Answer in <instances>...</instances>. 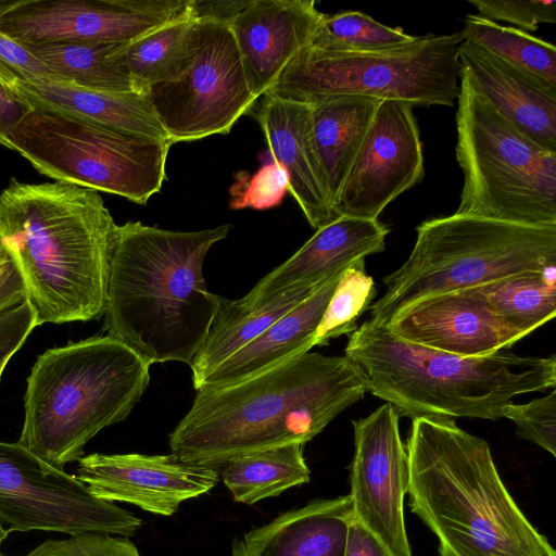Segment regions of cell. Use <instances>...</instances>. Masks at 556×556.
I'll return each instance as SVG.
<instances>
[{
	"label": "cell",
	"mask_w": 556,
	"mask_h": 556,
	"mask_svg": "<svg viewBox=\"0 0 556 556\" xmlns=\"http://www.w3.org/2000/svg\"><path fill=\"white\" fill-rule=\"evenodd\" d=\"M195 391L169 434V447L185 463L219 468L255 451L304 445L370 393V382L346 356L308 351L245 379Z\"/></svg>",
	"instance_id": "obj_1"
},
{
	"label": "cell",
	"mask_w": 556,
	"mask_h": 556,
	"mask_svg": "<svg viewBox=\"0 0 556 556\" xmlns=\"http://www.w3.org/2000/svg\"><path fill=\"white\" fill-rule=\"evenodd\" d=\"M116 228L96 190L11 179L0 193V240L37 326L103 316Z\"/></svg>",
	"instance_id": "obj_2"
},
{
	"label": "cell",
	"mask_w": 556,
	"mask_h": 556,
	"mask_svg": "<svg viewBox=\"0 0 556 556\" xmlns=\"http://www.w3.org/2000/svg\"><path fill=\"white\" fill-rule=\"evenodd\" d=\"M230 224L175 231L127 222L116 228L104 307V330L150 365H190L217 313L203 263Z\"/></svg>",
	"instance_id": "obj_3"
},
{
	"label": "cell",
	"mask_w": 556,
	"mask_h": 556,
	"mask_svg": "<svg viewBox=\"0 0 556 556\" xmlns=\"http://www.w3.org/2000/svg\"><path fill=\"white\" fill-rule=\"evenodd\" d=\"M412 420L409 506L437 536L440 556H556L506 489L485 440L455 418Z\"/></svg>",
	"instance_id": "obj_4"
},
{
	"label": "cell",
	"mask_w": 556,
	"mask_h": 556,
	"mask_svg": "<svg viewBox=\"0 0 556 556\" xmlns=\"http://www.w3.org/2000/svg\"><path fill=\"white\" fill-rule=\"evenodd\" d=\"M344 356L370 382V393L399 415L503 418V408L523 393L556 384V355L496 353L462 357L400 339L388 326L368 319L353 331Z\"/></svg>",
	"instance_id": "obj_5"
},
{
	"label": "cell",
	"mask_w": 556,
	"mask_h": 556,
	"mask_svg": "<svg viewBox=\"0 0 556 556\" xmlns=\"http://www.w3.org/2000/svg\"><path fill=\"white\" fill-rule=\"evenodd\" d=\"M150 366L109 334L47 350L26 381L17 442L64 470L96 434L130 414L147 390Z\"/></svg>",
	"instance_id": "obj_6"
},
{
	"label": "cell",
	"mask_w": 556,
	"mask_h": 556,
	"mask_svg": "<svg viewBox=\"0 0 556 556\" xmlns=\"http://www.w3.org/2000/svg\"><path fill=\"white\" fill-rule=\"evenodd\" d=\"M404 264L383 278L370 308L383 325L412 303L556 265V225L530 226L452 214L422 222Z\"/></svg>",
	"instance_id": "obj_7"
},
{
	"label": "cell",
	"mask_w": 556,
	"mask_h": 556,
	"mask_svg": "<svg viewBox=\"0 0 556 556\" xmlns=\"http://www.w3.org/2000/svg\"><path fill=\"white\" fill-rule=\"evenodd\" d=\"M456 160L464 186L455 214L556 225V151L510 124L459 73Z\"/></svg>",
	"instance_id": "obj_8"
},
{
	"label": "cell",
	"mask_w": 556,
	"mask_h": 556,
	"mask_svg": "<svg viewBox=\"0 0 556 556\" xmlns=\"http://www.w3.org/2000/svg\"><path fill=\"white\" fill-rule=\"evenodd\" d=\"M460 33L416 36L399 48L336 52L305 47L265 94L312 104L338 96L453 106L459 93Z\"/></svg>",
	"instance_id": "obj_9"
},
{
	"label": "cell",
	"mask_w": 556,
	"mask_h": 556,
	"mask_svg": "<svg viewBox=\"0 0 556 556\" xmlns=\"http://www.w3.org/2000/svg\"><path fill=\"white\" fill-rule=\"evenodd\" d=\"M40 174L58 182L113 193L137 204L160 192L169 141L31 110L10 136Z\"/></svg>",
	"instance_id": "obj_10"
},
{
	"label": "cell",
	"mask_w": 556,
	"mask_h": 556,
	"mask_svg": "<svg viewBox=\"0 0 556 556\" xmlns=\"http://www.w3.org/2000/svg\"><path fill=\"white\" fill-rule=\"evenodd\" d=\"M143 96L172 144L228 134L257 102L229 25L214 21H198L195 48L182 74L148 87Z\"/></svg>",
	"instance_id": "obj_11"
},
{
	"label": "cell",
	"mask_w": 556,
	"mask_h": 556,
	"mask_svg": "<svg viewBox=\"0 0 556 556\" xmlns=\"http://www.w3.org/2000/svg\"><path fill=\"white\" fill-rule=\"evenodd\" d=\"M0 523L10 531L127 538L142 527L140 518L97 497L75 475L51 466L18 442L1 441Z\"/></svg>",
	"instance_id": "obj_12"
},
{
	"label": "cell",
	"mask_w": 556,
	"mask_h": 556,
	"mask_svg": "<svg viewBox=\"0 0 556 556\" xmlns=\"http://www.w3.org/2000/svg\"><path fill=\"white\" fill-rule=\"evenodd\" d=\"M190 0H20L0 31L22 45L128 43L189 13Z\"/></svg>",
	"instance_id": "obj_13"
},
{
	"label": "cell",
	"mask_w": 556,
	"mask_h": 556,
	"mask_svg": "<svg viewBox=\"0 0 556 556\" xmlns=\"http://www.w3.org/2000/svg\"><path fill=\"white\" fill-rule=\"evenodd\" d=\"M389 403L353 420L354 455L349 494L353 518L374 533L394 556H413L404 518L408 462Z\"/></svg>",
	"instance_id": "obj_14"
},
{
	"label": "cell",
	"mask_w": 556,
	"mask_h": 556,
	"mask_svg": "<svg viewBox=\"0 0 556 556\" xmlns=\"http://www.w3.org/2000/svg\"><path fill=\"white\" fill-rule=\"evenodd\" d=\"M425 176L413 106L379 102L334 204L338 216L378 219L386 206Z\"/></svg>",
	"instance_id": "obj_15"
},
{
	"label": "cell",
	"mask_w": 556,
	"mask_h": 556,
	"mask_svg": "<svg viewBox=\"0 0 556 556\" xmlns=\"http://www.w3.org/2000/svg\"><path fill=\"white\" fill-rule=\"evenodd\" d=\"M75 476L101 500L161 516H172L184 501L207 493L220 479L218 468L185 463L173 453H93L78 459Z\"/></svg>",
	"instance_id": "obj_16"
},
{
	"label": "cell",
	"mask_w": 556,
	"mask_h": 556,
	"mask_svg": "<svg viewBox=\"0 0 556 556\" xmlns=\"http://www.w3.org/2000/svg\"><path fill=\"white\" fill-rule=\"evenodd\" d=\"M386 326L404 341L462 357L490 355L525 338L470 289L420 299Z\"/></svg>",
	"instance_id": "obj_17"
},
{
	"label": "cell",
	"mask_w": 556,
	"mask_h": 556,
	"mask_svg": "<svg viewBox=\"0 0 556 556\" xmlns=\"http://www.w3.org/2000/svg\"><path fill=\"white\" fill-rule=\"evenodd\" d=\"M324 13L314 0H251L229 24L247 83L258 100L308 46Z\"/></svg>",
	"instance_id": "obj_18"
},
{
	"label": "cell",
	"mask_w": 556,
	"mask_h": 556,
	"mask_svg": "<svg viewBox=\"0 0 556 556\" xmlns=\"http://www.w3.org/2000/svg\"><path fill=\"white\" fill-rule=\"evenodd\" d=\"M388 233L378 219L338 216L239 300L255 307L289 290L320 285L353 262L383 251Z\"/></svg>",
	"instance_id": "obj_19"
},
{
	"label": "cell",
	"mask_w": 556,
	"mask_h": 556,
	"mask_svg": "<svg viewBox=\"0 0 556 556\" xmlns=\"http://www.w3.org/2000/svg\"><path fill=\"white\" fill-rule=\"evenodd\" d=\"M459 73L510 124L545 149L556 151V86L463 41Z\"/></svg>",
	"instance_id": "obj_20"
},
{
	"label": "cell",
	"mask_w": 556,
	"mask_h": 556,
	"mask_svg": "<svg viewBox=\"0 0 556 556\" xmlns=\"http://www.w3.org/2000/svg\"><path fill=\"white\" fill-rule=\"evenodd\" d=\"M263 97L255 118L274 162L287 174L288 192L317 230L337 215L326 192L312 137L311 104Z\"/></svg>",
	"instance_id": "obj_21"
},
{
	"label": "cell",
	"mask_w": 556,
	"mask_h": 556,
	"mask_svg": "<svg viewBox=\"0 0 556 556\" xmlns=\"http://www.w3.org/2000/svg\"><path fill=\"white\" fill-rule=\"evenodd\" d=\"M353 519L349 495L315 500L233 540L232 556H343Z\"/></svg>",
	"instance_id": "obj_22"
},
{
	"label": "cell",
	"mask_w": 556,
	"mask_h": 556,
	"mask_svg": "<svg viewBox=\"0 0 556 556\" xmlns=\"http://www.w3.org/2000/svg\"><path fill=\"white\" fill-rule=\"evenodd\" d=\"M11 89L31 110L53 112L103 127L169 141L152 106L141 93L97 91L52 80L18 83Z\"/></svg>",
	"instance_id": "obj_23"
},
{
	"label": "cell",
	"mask_w": 556,
	"mask_h": 556,
	"mask_svg": "<svg viewBox=\"0 0 556 556\" xmlns=\"http://www.w3.org/2000/svg\"><path fill=\"white\" fill-rule=\"evenodd\" d=\"M343 270L328 278L306 300L226 359L203 384L232 383L311 351L323 314Z\"/></svg>",
	"instance_id": "obj_24"
},
{
	"label": "cell",
	"mask_w": 556,
	"mask_h": 556,
	"mask_svg": "<svg viewBox=\"0 0 556 556\" xmlns=\"http://www.w3.org/2000/svg\"><path fill=\"white\" fill-rule=\"evenodd\" d=\"M379 102L369 97L338 96L311 104L312 137L333 212Z\"/></svg>",
	"instance_id": "obj_25"
},
{
	"label": "cell",
	"mask_w": 556,
	"mask_h": 556,
	"mask_svg": "<svg viewBox=\"0 0 556 556\" xmlns=\"http://www.w3.org/2000/svg\"><path fill=\"white\" fill-rule=\"evenodd\" d=\"M323 283L289 290L255 307H248L240 300L219 298L207 336L189 365L193 388L198 390L226 359L306 300Z\"/></svg>",
	"instance_id": "obj_26"
},
{
	"label": "cell",
	"mask_w": 556,
	"mask_h": 556,
	"mask_svg": "<svg viewBox=\"0 0 556 556\" xmlns=\"http://www.w3.org/2000/svg\"><path fill=\"white\" fill-rule=\"evenodd\" d=\"M198 21L190 10L180 18L128 43L118 45L108 59L131 79L143 94L152 85L179 77L191 61L197 42Z\"/></svg>",
	"instance_id": "obj_27"
},
{
	"label": "cell",
	"mask_w": 556,
	"mask_h": 556,
	"mask_svg": "<svg viewBox=\"0 0 556 556\" xmlns=\"http://www.w3.org/2000/svg\"><path fill=\"white\" fill-rule=\"evenodd\" d=\"M218 469L232 498L248 505L307 483L311 477L301 443L248 453L225 463Z\"/></svg>",
	"instance_id": "obj_28"
},
{
	"label": "cell",
	"mask_w": 556,
	"mask_h": 556,
	"mask_svg": "<svg viewBox=\"0 0 556 556\" xmlns=\"http://www.w3.org/2000/svg\"><path fill=\"white\" fill-rule=\"evenodd\" d=\"M525 337L556 315V265L470 288Z\"/></svg>",
	"instance_id": "obj_29"
},
{
	"label": "cell",
	"mask_w": 556,
	"mask_h": 556,
	"mask_svg": "<svg viewBox=\"0 0 556 556\" xmlns=\"http://www.w3.org/2000/svg\"><path fill=\"white\" fill-rule=\"evenodd\" d=\"M118 45L53 42L24 46L58 77L60 83L104 92H137L130 77L108 59Z\"/></svg>",
	"instance_id": "obj_30"
},
{
	"label": "cell",
	"mask_w": 556,
	"mask_h": 556,
	"mask_svg": "<svg viewBox=\"0 0 556 556\" xmlns=\"http://www.w3.org/2000/svg\"><path fill=\"white\" fill-rule=\"evenodd\" d=\"M464 41L556 86V47L513 26L468 14L459 31Z\"/></svg>",
	"instance_id": "obj_31"
},
{
	"label": "cell",
	"mask_w": 556,
	"mask_h": 556,
	"mask_svg": "<svg viewBox=\"0 0 556 556\" xmlns=\"http://www.w3.org/2000/svg\"><path fill=\"white\" fill-rule=\"evenodd\" d=\"M416 36L381 24L359 11L324 14L308 47L336 52H371L399 48Z\"/></svg>",
	"instance_id": "obj_32"
},
{
	"label": "cell",
	"mask_w": 556,
	"mask_h": 556,
	"mask_svg": "<svg viewBox=\"0 0 556 556\" xmlns=\"http://www.w3.org/2000/svg\"><path fill=\"white\" fill-rule=\"evenodd\" d=\"M376 294L375 281L365 269V258L353 262L339 279L314 336L313 345H326L331 339L355 331L356 321L369 308Z\"/></svg>",
	"instance_id": "obj_33"
},
{
	"label": "cell",
	"mask_w": 556,
	"mask_h": 556,
	"mask_svg": "<svg viewBox=\"0 0 556 556\" xmlns=\"http://www.w3.org/2000/svg\"><path fill=\"white\" fill-rule=\"evenodd\" d=\"M232 210H268L280 204L288 192L286 172L274 161L263 165L253 176L238 173L229 189Z\"/></svg>",
	"instance_id": "obj_34"
},
{
	"label": "cell",
	"mask_w": 556,
	"mask_h": 556,
	"mask_svg": "<svg viewBox=\"0 0 556 556\" xmlns=\"http://www.w3.org/2000/svg\"><path fill=\"white\" fill-rule=\"evenodd\" d=\"M503 417L516 425L517 434L556 456V390L526 404L508 403Z\"/></svg>",
	"instance_id": "obj_35"
},
{
	"label": "cell",
	"mask_w": 556,
	"mask_h": 556,
	"mask_svg": "<svg viewBox=\"0 0 556 556\" xmlns=\"http://www.w3.org/2000/svg\"><path fill=\"white\" fill-rule=\"evenodd\" d=\"M24 556H141L127 538L102 532L71 534L68 539L47 540Z\"/></svg>",
	"instance_id": "obj_36"
},
{
	"label": "cell",
	"mask_w": 556,
	"mask_h": 556,
	"mask_svg": "<svg viewBox=\"0 0 556 556\" xmlns=\"http://www.w3.org/2000/svg\"><path fill=\"white\" fill-rule=\"evenodd\" d=\"M479 15L491 21H504L526 33L541 24L556 23L555 0H470Z\"/></svg>",
	"instance_id": "obj_37"
},
{
	"label": "cell",
	"mask_w": 556,
	"mask_h": 556,
	"mask_svg": "<svg viewBox=\"0 0 556 556\" xmlns=\"http://www.w3.org/2000/svg\"><path fill=\"white\" fill-rule=\"evenodd\" d=\"M59 81L27 48L0 31V81L9 88L18 83Z\"/></svg>",
	"instance_id": "obj_38"
},
{
	"label": "cell",
	"mask_w": 556,
	"mask_h": 556,
	"mask_svg": "<svg viewBox=\"0 0 556 556\" xmlns=\"http://www.w3.org/2000/svg\"><path fill=\"white\" fill-rule=\"evenodd\" d=\"M36 327V314L27 299L0 311V379L11 357Z\"/></svg>",
	"instance_id": "obj_39"
},
{
	"label": "cell",
	"mask_w": 556,
	"mask_h": 556,
	"mask_svg": "<svg viewBox=\"0 0 556 556\" xmlns=\"http://www.w3.org/2000/svg\"><path fill=\"white\" fill-rule=\"evenodd\" d=\"M30 111L25 101L0 81V146L11 150L10 136Z\"/></svg>",
	"instance_id": "obj_40"
},
{
	"label": "cell",
	"mask_w": 556,
	"mask_h": 556,
	"mask_svg": "<svg viewBox=\"0 0 556 556\" xmlns=\"http://www.w3.org/2000/svg\"><path fill=\"white\" fill-rule=\"evenodd\" d=\"M343 556H394L386 545L354 518L351 520Z\"/></svg>",
	"instance_id": "obj_41"
},
{
	"label": "cell",
	"mask_w": 556,
	"mask_h": 556,
	"mask_svg": "<svg viewBox=\"0 0 556 556\" xmlns=\"http://www.w3.org/2000/svg\"><path fill=\"white\" fill-rule=\"evenodd\" d=\"M250 2L251 0H190L189 10L197 21H214L229 25Z\"/></svg>",
	"instance_id": "obj_42"
},
{
	"label": "cell",
	"mask_w": 556,
	"mask_h": 556,
	"mask_svg": "<svg viewBox=\"0 0 556 556\" xmlns=\"http://www.w3.org/2000/svg\"><path fill=\"white\" fill-rule=\"evenodd\" d=\"M27 299L20 273L8 253L0 255V311Z\"/></svg>",
	"instance_id": "obj_43"
},
{
	"label": "cell",
	"mask_w": 556,
	"mask_h": 556,
	"mask_svg": "<svg viewBox=\"0 0 556 556\" xmlns=\"http://www.w3.org/2000/svg\"><path fill=\"white\" fill-rule=\"evenodd\" d=\"M20 0H0V18L18 3Z\"/></svg>",
	"instance_id": "obj_44"
},
{
	"label": "cell",
	"mask_w": 556,
	"mask_h": 556,
	"mask_svg": "<svg viewBox=\"0 0 556 556\" xmlns=\"http://www.w3.org/2000/svg\"><path fill=\"white\" fill-rule=\"evenodd\" d=\"M9 533H10V530L5 529L4 526L2 523H0V556H4L3 553L1 552V546H2L3 541L9 535Z\"/></svg>",
	"instance_id": "obj_45"
},
{
	"label": "cell",
	"mask_w": 556,
	"mask_h": 556,
	"mask_svg": "<svg viewBox=\"0 0 556 556\" xmlns=\"http://www.w3.org/2000/svg\"><path fill=\"white\" fill-rule=\"evenodd\" d=\"M4 253H7V252H5V250H4L3 245H2V242L0 240V255H2Z\"/></svg>",
	"instance_id": "obj_46"
}]
</instances>
